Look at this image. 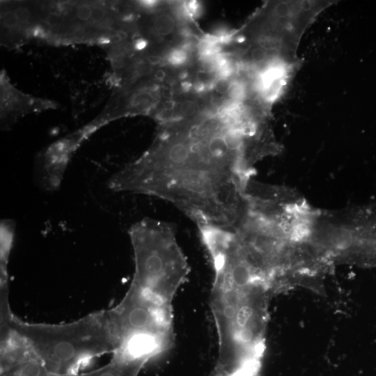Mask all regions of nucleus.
<instances>
[{
  "instance_id": "nucleus-1",
  "label": "nucleus",
  "mask_w": 376,
  "mask_h": 376,
  "mask_svg": "<svg viewBox=\"0 0 376 376\" xmlns=\"http://www.w3.org/2000/svg\"><path fill=\"white\" fill-rule=\"evenodd\" d=\"M159 126L150 148L114 173L109 187L165 200L196 225H235L253 171L249 140L237 122L207 109Z\"/></svg>"
},
{
  "instance_id": "nucleus-2",
  "label": "nucleus",
  "mask_w": 376,
  "mask_h": 376,
  "mask_svg": "<svg viewBox=\"0 0 376 376\" xmlns=\"http://www.w3.org/2000/svg\"><path fill=\"white\" fill-rule=\"evenodd\" d=\"M269 290L262 282L213 284L211 308L219 345L215 376H244L260 368Z\"/></svg>"
},
{
  "instance_id": "nucleus-3",
  "label": "nucleus",
  "mask_w": 376,
  "mask_h": 376,
  "mask_svg": "<svg viewBox=\"0 0 376 376\" xmlns=\"http://www.w3.org/2000/svg\"><path fill=\"white\" fill-rule=\"evenodd\" d=\"M3 326L21 336L54 375L78 373L94 358L119 347L108 311L61 324L27 323L11 313L1 320Z\"/></svg>"
},
{
  "instance_id": "nucleus-4",
  "label": "nucleus",
  "mask_w": 376,
  "mask_h": 376,
  "mask_svg": "<svg viewBox=\"0 0 376 376\" xmlns=\"http://www.w3.org/2000/svg\"><path fill=\"white\" fill-rule=\"evenodd\" d=\"M129 234L135 267L129 290L156 306L173 311V297L189 272L173 227L147 217L134 224Z\"/></svg>"
},
{
  "instance_id": "nucleus-5",
  "label": "nucleus",
  "mask_w": 376,
  "mask_h": 376,
  "mask_svg": "<svg viewBox=\"0 0 376 376\" xmlns=\"http://www.w3.org/2000/svg\"><path fill=\"white\" fill-rule=\"evenodd\" d=\"M102 126L93 120L42 150L37 156L35 163L34 175L38 185L46 191L57 189L73 154L84 141Z\"/></svg>"
},
{
  "instance_id": "nucleus-6",
  "label": "nucleus",
  "mask_w": 376,
  "mask_h": 376,
  "mask_svg": "<svg viewBox=\"0 0 376 376\" xmlns=\"http://www.w3.org/2000/svg\"><path fill=\"white\" fill-rule=\"evenodd\" d=\"M57 104L49 100L32 97L16 89L4 71L1 72V127L10 129L25 114L55 109Z\"/></svg>"
},
{
  "instance_id": "nucleus-7",
  "label": "nucleus",
  "mask_w": 376,
  "mask_h": 376,
  "mask_svg": "<svg viewBox=\"0 0 376 376\" xmlns=\"http://www.w3.org/2000/svg\"><path fill=\"white\" fill-rule=\"evenodd\" d=\"M144 363L113 354L104 366L86 373H75L62 376H137Z\"/></svg>"
},
{
  "instance_id": "nucleus-8",
  "label": "nucleus",
  "mask_w": 376,
  "mask_h": 376,
  "mask_svg": "<svg viewBox=\"0 0 376 376\" xmlns=\"http://www.w3.org/2000/svg\"><path fill=\"white\" fill-rule=\"evenodd\" d=\"M149 12L152 15L146 23L144 28V31L148 37L152 39L163 38L169 36L176 30L177 16L174 17L169 12L156 8Z\"/></svg>"
},
{
  "instance_id": "nucleus-9",
  "label": "nucleus",
  "mask_w": 376,
  "mask_h": 376,
  "mask_svg": "<svg viewBox=\"0 0 376 376\" xmlns=\"http://www.w3.org/2000/svg\"><path fill=\"white\" fill-rule=\"evenodd\" d=\"M1 237V283H8V263L13 246L15 223L13 220L3 219L0 226Z\"/></svg>"
}]
</instances>
